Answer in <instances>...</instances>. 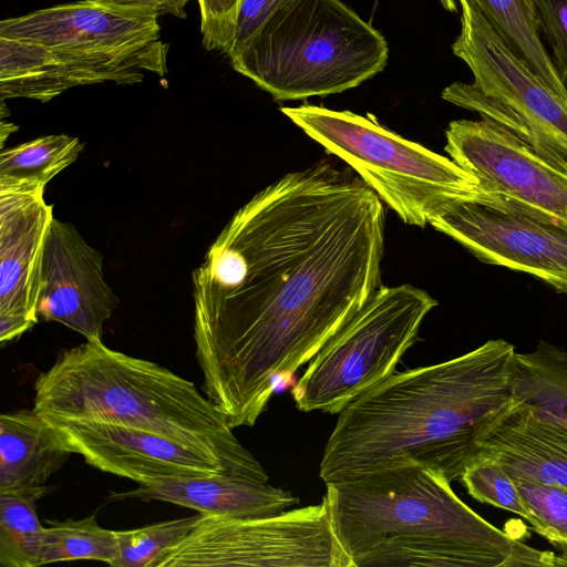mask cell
<instances>
[{"mask_svg": "<svg viewBox=\"0 0 567 567\" xmlns=\"http://www.w3.org/2000/svg\"><path fill=\"white\" fill-rule=\"evenodd\" d=\"M384 217L352 168L322 159L258 192L210 245L192 276L196 359L233 429L380 288Z\"/></svg>", "mask_w": 567, "mask_h": 567, "instance_id": "1", "label": "cell"}, {"mask_svg": "<svg viewBox=\"0 0 567 567\" xmlns=\"http://www.w3.org/2000/svg\"><path fill=\"white\" fill-rule=\"evenodd\" d=\"M515 346L492 339L454 359L393 373L339 412L320 462L324 483L417 465L451 484L514 401Z\"/></svg>", "mask_w": 567, "mask_h": 567, "instance_id": "2", "label": "cell"}, {"mask_svg": "<svg viewBox=\"0 0 567 567\" xmlns=\"http://www.w3.org/2000/svg\"><path fill=\"white\" fill-rule=\"evenodd\" d=\"M334 534L352 567L553 566L481 517L443 476L400 465L326 483Z\"/></svg>", "mask_w": 567, "mask_h": 567, "instance_id": "3", "label": "cell"}, {"mask_svg": "<svg viewBox=\"0 0 567 567\" xmlns=\"http://www.w3.org/2000/svg\"><path fill=\"white\" fill-rule=\"evenodd\" d=\"M33 409L45 419L155 433L216 456L237 476L268 482L226 415L194 383L102 340L61 351L35 380Z\"/></svg>", "mask_w": 567, "mask_h": 567, "instance_id": "4", "label": "cell"}, {"mask_svg": "<svg viewBox=\"0 0 567 567\" xmlns=\"http://www.w3.org/2000/svg\"><path fill=\"white\" fill-rule=\"evenodd\" d=\"M385 38L341 0H288L233 58L276 101L326 96L382 72Z\"/></svg>", "mask_w": 567, "mask_h": 567, "instance_id": "5", "label": "cell"}, {"mask_svg": "<svg viewBox=\"0 0 567 567\" xmlns=\"http://www.w3.org/2000/svg\"><path fill=\"white\" fill-rule=\"evenodd\" d=\"M280 111L344 161L408 225L424 227L444 203L477 192L478 181L451 158L369 116L303 104Z\"/></svg>", "mask_w": 567, "mask_h": 567, "instance_id": "6", "label": "cell"}, {"mask_svg": "<svg viewBox=\"0 0 567 567\" xmlns=\"http://www.w3.org/2000/svg\"><path fill=\"white\" fill-rule=\"evenodd\" d=\"M461 31L453 53L473 74L442 99L506 131L567 174V96L551 89L508 45L474 0H457Z\"/></svg>", "mask_w": 567, "mask_h": 567, "instance_id": "7", "label": "cell"}, {"mask_svg": "<svg viewBox=\"0 0 567 567\" xmlns=\"http://www.w3.org/2000/svg\"><path fill=\"white\" fill-rule=\"evenodd\" d=\"M158 17L101 0H78L0 22V37L28 40L54 54L74 86L135 84L143 71L167 72L169 45Z\"/></svg>", "mask_w": 567, "mask_h": 567, "instance_id": "8", "label": "cell"}, {"mask_svg": "<svg viewBox=\"0 0 567 567\" xmlns=\"http://www.w3.org/2000/svg\"><path fill=\"white\" fill-rule=\"evenodd\" d=\"M436 305L425 290L409 284L380 287L309 361L291 390L296 406L339 413L392 375Z\"/></svg>", "mask_w": 567, "mask_h": 567, "instance_id": "9", "label": "cell"}, {"mask_svg": "<svg viewBox=\"0 0 567 567\" xmlns=\"http://www.w3.org/2000/svg\"><path fill=\"white\" fill-rule=\"evenodd\" d=\"M352 567L340 545L327 498L317 505L267 517L202 514L182 540L166 549L156 567Z\"/></svg>", "mask_w": 567, "mask_h": 567, "instance_id": "10", "label": "cell"}, {"mask_svg": "<svg viewBox=\"0 0 567 567\" xmlns=\"http://www.w3.org/2000/svg\"><path fill=\"white\" fill-rule=\"evenodd\" d=\"M429 224L478 260L526 272L567 293V221L506 194L477 192L441 205Z\"/></svg>", "mask_w": 567, "mask_h": 567, "instance_id": "11", "label": "cell"}, {"mask_svg": "<svg viewBox=\"0 0 567 567\" xmlns=\"http://www.w3.org/2000/svg\"><path fill=\"white\" fill-rule=\"evenodd\" d=\"M445 152L481 187L496 190L567 221V174L516 137L484 121L456 120L445 132Z\"/></svg>", "mask_w": 567, "mask_h": 567, "instance_id": "12", "label": "cell"}, {"mask_svg": "<svg viewBox=\"0 0 567 567\" xmlns=\"http://www.w3.org/2000/svg\"><path fill=\"white\" fill-rule=\"evenodd\" d=\"M117 303L103 276L101 252L71 223L53 218L43 250L38 318L99 341Z\"/></svg>", "mask_w": 567, "mask_h": 567, "instance_id": "13", "label": "cell"}, {"mask_svg": "<svg viewBox=\"0 0 567 567\" xmlns=\"http://www.w3.org/2000/svg\"><path fill=\"white\" fill-rule=\"evenodd\" d=\"M45 420L63 444L89 465L138 484L175 476L235 475L216 456L144 430Z\"/></svg>", "mask_w": 567, "mask_h": 567, "instance_id": "14", "label": "cell"}, {"mask_svg": "<svg viewBox=\"0 0 567 567\" xmlns=\"http://www.w3.org/2000/svg\"><path fill=\"white\" fill-rule=\"evenodd\" d=\"M44 190L42 184L0 183V315L37 323L43 250L54 218Z\"/></svg>", "mask_w": 567, "mask_h": 567, "instance_id": "15", "label": "cell"}, {"mask_svg": "<svg viewBox=\"0 0 567 567\" xmlns=\"http://www.w3.org/2000/svg\"><path fill=\"white\" fill-rule=\"evenodd\" d=\"M477 456L496 460L512 478L567 488V424L515 399L486 432Z\"/></svg>", "mask_w": 567, "mask_h": 567, "instance_id": "16", "label": "cell"}, {"mask_svg": "<svg viewBox=\"0 0 567 567\" xmlns=\"http://www.w3.org/2000/svg\"><path fill=\"white\" fill-rule=\"evenodd\" d=\"M125 498L163 501L202 514L234 518L274 516L299 502L291 492L268 482L226 473L159 478L109 496L112 501Z\"/></svg>", "mask_w": 567, "mask_h": 567, "instance_id": "17", "label": "cell"}, {"mask_svg": "<svg viewBox=\"0 0 567 567\" xmlns=\"http://www.w3.org/2000/svg\"><path fill=\"white\" fill-rule=\"evenodd\" d=\"M71 454L34 409L0 415V491L43 485Z\"/></svg>", "mask_w": 567, "mask_h": 567, "instance_id": "18", "label": "cell"}, {"mask_svg": "<svg viewBox=\"0 0 567 567\" xmlns=\"http://www.w3.org/2000/svg\"><path fill=\"white\" fill-rule=\"evenodd\" d=\"M71 87L70 76L45 47L0 37L1 100L24 97L44 103Z\"/></svg>", "mask_w": 567, "mask_h": 567, "instance_id": "19", "label": "cell"}, {"mask_svg": "<svg viewBox=\"0 0 567 567\" xmlns=\"http://www.w3.org/2000/svg\"><path fill=\"white\" fill-rule=\"evenodd\" d=\"M514 362V399L567 424V352L539 340L534 351L516 352Z\"/></svg>", "mask_w": 567, "mask_h": 567, "instance_id": "20", "label": "cell"}, {"mask_svg": "<svg viewBox=\"0 0 567 567\" xmlns=\"http://www.w3.org/2000/svg\"><path fill=\"white\" fill-rule=\"evenodd\" d=\"M513 51L551 89L567 96L538 33L532 0H474Z\"/></svg>", "mask_w": 567, "mask_h": 567, "instance_id": "21", "label": "cell"}, {"mask_svg": "<svg viewBox=\"0 0 567 567\" xmlns=\"http://www.w3.org/2000/svg\"><path fill=\"white\" fill-rule=\"evenodd\" d=\"M47 486L0 491V565L39 567L43 530L37 502Z\"/></svg>", "mask_w": 567, "mask_h": 567, "instance_id": "22", "label": "cell"}, {"mask_svg": "<svg viewBox=\"0 0 567 567\" xmlns=\"http://www.w3.org/2000/svg\"><path fill=\"white\" fill-rule=\"evenodd\" d=\"M83 145L75 136L44 135L0 153V182L45 185L74 163Z\"/></svg>", "mask_w": 567, "mask_h": 567, "instance_id": "23", "label": "cell"}, {"mask_svg": "<svg viewBox=\"0 0 567 567\" xmlns=\"http://www.w3.org/2000/svg\"><path fill=\"white\" fill-rule=\"evenodd\" d=\"M39 566L68 560L111 564L118 556L116 530L103 528L95 515L82 519L47 520Z\"/></svg>", "mask_w": 567, "mask_h": 567, "instance_id": "24", "label": "cell"}, {"mask_svg": "<svg viewBox=\"0 0 567 567\" xmlns=\"http://www.w3.org/2000/svg\"><path fill=\"white\" fill-rule=\"evenodd\" d=\"M199 516L200 513L135 529L116 530L118 556L111 566L156 567L159 556L188 535Z\"/></svg>", "mask_w": 567, "mask_h": 567, "instance_id": "25", "label": "cell"}, {"mask_svg": "<svg viewBox=\"0 0 567 567\" xmlns=\"http://www.w3.org/2000/svg\"><path fill=\"white\" fill-rule=\"evenodd\" d=\"M458 481L477 502L513 512L534 523L514 480L496 460L477 456L466 466Z\"/></svg>", "mask_w": 567, "mask_h": 567, "instance_id": "26", "label": "cell"}, {"mask_svg": "<svg viewBox=\"0 0 567 567\" xmlns=\"http://www.w3.org/2000/svg\"><path fill=\"white\" fill-rule=\"evenodd\" d=\"M534 517V530L554 547L567 545V488L525 478H513Z\"/></svg>", "mask_w": 567, "mask_h": 567, "instance_id": "27", "label": "cell"}, {"mask_svg": "<svg viewBox=\"0 0 567 567\" xmlns=\"http://www.w3.org/2000/svg\"><path fill=\"white\" fill-rule=\"evenodd\" d=\"M540 38L551 49L550 59L560 81L567 84V0H532Z\"/></svg>", "mask_w": 567, "mask_h": 567, "instance_id": "28", "label": "cell"}, {"mask_svg": "<svg viewBox=\"0 0 567 567\" xmlns=\"http://www.w3.org/2000/svg\"><path fill=\"white\" fill-rule=\"evenodd\" d=\"M203 45L227 54L236 22L239 0H199Z\"/></svg>", "mask_w": 567, "mask_h": 567, "instance_id": "29", "label": "cell"}, {"mask_svg": "<svg viewBox=\"0 0 567 567\" xmlns=\"http://www.w3.org/2000/svg\"><path fill=\"white\" fill-rule=\"evenodd\" d=\"M288 0H239L231 42L227 52L236 55Z\"/></svg>", "mask_w": 567, "mask_h": 567, "instance_id": "30", "label": "cell"}, {"mask_svg": "<svg viewBox=\"0 0 567 567\" xmlns=\"http://www.w3.org/2000/svg\"><path fill=\"white\" fill-rule=\"evenodd\" d=\"M106 3L136 8L146 12L156 14H172L175 18L185 19L187 17L186 6L192 1L199 0H101Z\"/></svg>", "mask_w": 567, "mask_h": 567, "instance_id": "31", "label": "cell"}, {"mask_svg": "<svg viewBox=\"0 0 567 567\" xmlns=\"http://www.w3.org/2000/svg\"><path fill=\"white\" fill-rule=\"evenodd\" d=\"M35 323V321L23 316L0 315V343L3 346L6 342L19 338Z\"/></svg>", "mask_w": 567, "mask_h": 567, "instance_id": "32", "label": "cell"}, {"mask_svg": "<svg viewBox=\"0 0 567 567\" xmlns=\"http://www.w3.org/2000/svg\"><path fill=\"white\" fill-rule=\"evenodd\" d=\"M556 548L559 554H554V566H567V545H559Z\"/></svg>", "mask_w": 567, "mask_h": 567, "instance_id": "33", "label": "cell"}, {"mask_svg": "<svg viewBox=\"0 0 567 567\" xmlns=\"http://www.w3.org/2000/svg\"><path fill=\"white\" fill-rule=\"evenodd\" d=\"M18 126L13 125L12 123H6L3 120L1 121V145H3V142L8 135H10L12 132L17 131Z\"/></svg>", "mask_w": 567, "mask_h": 567, "instance_id": "34", "label": "cell"}, {"mask_svg": "<svg viewBox=\"0 0 567 567\" xmlns=\"http://www.w3.org/2000/svg\"><path fill=\"white\" fill-rule=\"evenodd\" d=\"M456 1L457 0H440L443 8L451 12L456 11Z\"/></svg>", "mask_w": 567, "mask_h": 567, "instance_id": "35", "label": "cell"}]
</instances>
